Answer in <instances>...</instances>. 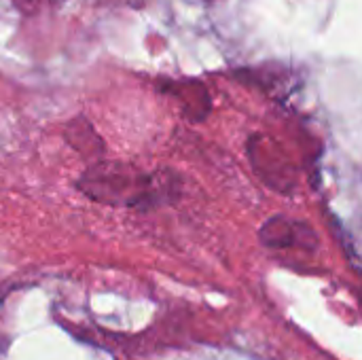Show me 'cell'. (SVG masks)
Listing matches in <instances>:
<instances>
[{
    "label": "cell",
    "mask_w": 362,
    "mask_h": 360,
    "mask_svg": "<svg viewBox=\"0 0 362 360\" xmlns=\"http://www.w3.org/2000/svg\"><path fill=\"white\" fill-rule=\"evenodd\" d=\"M76 189L104 206L148 212L176 204L182 193V180L172 170L146 172L134 163L100 159L76 178Z\"/></svg>",
    "instance_id": "6da1fadb"
},
{
    "label": "cell",
    "mask_w": 362,
    "mask_h": 360,
    "mask_svg": "<svg viewBox=\"0 0 362 360\" xmlns=\"http://www.w3.org/2000/svg\"><path fill=\"white\" fill-rule=\"evenodd\" d=\"M259 242L272 250H314L318 246V236L308 223L295 221L284 214H276L261 225Z\"/></svg>",
    "instance_id": "7a4b0ae2"
}]
</instances>
